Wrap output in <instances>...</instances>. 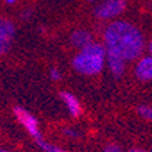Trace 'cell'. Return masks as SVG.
I'll return each instance as SVG.
<instances>
[{
  "label": "cell",
  "instance_id": "obj_4",
  "mask_svg": "<svg viewBox=\"0 0 152 152\" xmlns=\"http://www.w3.org/2000/svg\"><path fill=\"white\" fill-rule=\"evenodd\" d=\"M14 115H15L18 122L25 127V130L28 132L34 140L42 137L41 132H40L39 121H37V118H36L34 115H32V114L29 113L28 110H25L23 107L15 106L14 107Z\"/></svg>",
  "mask_w": 152,
  "mask_h": 152
},
{
  "label": "cell",
  "instance_id": "obj_7",
  "mask_svg": "<svg viewBox=\"0 0 152 152\" xmlns=\"http://www.w3.org/2000/svg\"><path fill=\"white\" fill-rule=\"evenodd\" d=\"M126 63L127 62L121 55L113 52V51H107V66L115 78H121L124 75L125 70H126Z\"/></svg>",
  "mask_w": 152,
  "mask_h": 152
},
{
  "label": "cell",
  "instance_id": "obj_6",
  "mask_svg": "<svg viewBox=\"0 0 152 152\" xmlns=\"http://www.w3.org/2000/svg\"><path fill=\"white\" fill-rule=\"evenodd\" d=\"M134 75L138 81H152V56H142L137 60L134 67Z\"/></svg>",
  "mask_w": 152,
  "mask_h": 152
},
{
  "label": "cell",
  "instance_id": "obj_2",
  "mask_svg": "<svg viewBox=\"0 0 152 152\" xmlns=\"http://www.w3.org/2000/svg\"><path fill=\"white\" fill-rule=\"evenodd\" d=\"M106 60L107 50L104 42L92 41L80 50V52L71 60V66L82 75H96L103 70Z\"/></svg>",
  "mask_w": 152,
  "mask_h": 152
},
{
  "label": "cell",
  "instance_id": "obj_9",
  "mask_svg": "<svg viewBox=\"0 0 152 152\" xmlns=\"http://www.w3.org/2000/svg\"><path fill=\"white\" fill-rule=\"evenodd\" d=\"M93 41V37L91 34V32L85 30V29H77L74 32H71L70 34V42L71 45L75 47V48H84L86 47L88 44Z\"/></svg>",
  "mask_w": 152,
  "mask_h": 152
},
{
  "label": "cell",
  "instance_id": "obj_15",
  "mask_svg": "<svg viewBox=\"0 0 152 152\" xmlns=\"http://www.w3.org/2000/svg\"><path fill=\"white\" fill-rule=\"evenodd\" d=\"M127 152H148V151H145V149H140V148H133V149H129Z\"/></svg>",
  "mask_w": 152,
  "mask_h": 152
},
{
  "label": "cell",
  "instance_id": "obj_5",
  "mask_svg": "<svg viewBox=\"0 0 152 152\" xmlns=\"http://www.w3.org/2000/svg\"><path fill=\"white\" fill-rule=\"evenodd\" d=\"M15 26L10 19H1L0 22V52L1 55L7 53L14 40Z\"/></svg>",
  "mask_w": 152,
  "mask_h": 152
},
{
  "label": "cell",
  "instance_id": "obj_10",
  "mask_svg": "<svg viewBox=\"0 0 152 152\" xmlns=\"http://www.w3.org/2000/svg\"><path fill=\"white\" fill-rule=\"evenodd\" d=\"M36 142H37V145H39L42 151H45V152H70V151H67V149H63V148H60V147H56V145H53V144H51V142L45 141L44 137L37 138Z\"/></svg>",
  "mask_w": 152,
  "mask_h": 152
},
{
  "label": "cell",
  "instance_id": "obj_14",
  "mask_svg": "<svg viewBox=\"0 0 152 152\" xmlns=\"http://www.w3.org/2000/svg\"><path fill=\"white\" fill-rule=\"evenodd\" d=\"M63 133H64L66 136H69V137H73V138H74V137H78V136H80L77 130H74V129H70V127H66V129H63Z\"/></svg>",
  "mask_w": 152,
  "mask_h": 152
},
{
  "label": "cell",
  "instance_id": "obj_13",
  "mask_svg": "<svg viewBox=\"0 0 152 152\" xmlns=\"http://www.w3.org/2000/svg\"><path fill=\"white\" fill-rule=\"evenodd\" d=\"M104 152H122V148L117 144H108V145H106Z\"/></svg>",
  "mask_w": 152,
  "mask_h": 152
},
{
  "label": "cell",
  "instance_id": "obj_3",
  "mask_svg": "<svg viewBox=\"0 0 152 152\" xmlns=\"http://www.w3.org/2000/svg\"><path fill=\"white\" fill-rule=\"evenodd\" d=\"M126 8V0H104L96 6L93 14L99 19H113L121 15Z\"/></svg>",
  "mask_w": 152,
  "mask_h": 152
},
{
  "label": "cell",
  "instance_id": "obj_8",
  "mask_svg": "<svg viewBox=\"0 0 152 152\" xmlns=\"http://www.w3.org/2000/svg\"><path fill=\"white\" fill-rule=\"evenodd\" d=\"M60 99L63 100V103L66 104L67 107V111L73 118H78L80 115L82 114V107H81V103L80 100L75 97L73 93L67 92V91H63V92H60Z\"/></svg>",
  "mask_w": 152,
  "mask_h": 152
},
{
  "label": "cell",
  "instance_id": "obj_19",
  "mask_svg": "<svg viewBox=\"0 0 152 152\" xmlns=\"http://www.w3.org/2000/svg\"><path fill=\"white\" fill-rule=\"evenodd\" d=\"M0 152H10V151H7V149H1Z\"/></svg>",
  "mask_w": 152,
  "mask_h": 152
},
{
  "label": "cell",
  "instance_id": "obj_18",
  "mask_svg": "<svg viewBox=\"0 0 152 152\" xmlns=\"http://www.w3.org/2000/svg\"><path fill=\"white\" fill-rule=\"evenodd\" d=\"M86 1H89V3H95V1H97V0H86Z\"/></svg>",
  "mask_w": 152,
  "mask_h": 152
},
{
  "label": "cell",
  "instance_id": "obj_16",
  "mask_svg": "<svg viewBox=\"0 0 152 152\" xmlns=\"http://www.w3.org/2000/svg\"><path fill=\"white\" fill-rule=\"evenodd\" d=\"M148 52H149V55L152 56V40L149 41V44H148Z\"/></svg>",
  "mask_w": 152,
  "mask_h": 152
},
{
  "label": "cell",
  "instance_id": "obj_11",
  "mask_svg": "<svg viewBox=\"0 0 152 152\" xmlns=\"http://www.w3.org/2000/svg\"><path fill=\"white\" fill-rule=\"evenodd\" d=\"M137 114L147 121H152V107L151 106H140L137 107Z\"/></svg>",
  "mask_w": 152,
  "mask_h": 152
},
{
  "label": "cell",
  "instance_id": "obj_1",
  "mask_svg": "<svg viewBox=\"0 0 152 152\" xmlns=\"http://www.w3.org/2000/svg\"><path fill=\"white\" fill-rule=\"evenodd\" d=\"M103 42L107 51H113L126 62L140 59L145 48V40L140 29L126 21H114L104 29Z\"/></svg>",
  "mask_w": 152,
  "mask_h": 152
},
{
  "label": "cell",
  "instance_id": "obj_12",
  "mask_svg": "<svg viewBox=\"0 0 152 152\" xmlns=\"http://www.w3.org/2000/svg\"><path fill=\"white\" fill-rule=\"evenodd\" d=\"M50 77H51V80H52V81H59L60 78H62V74H60V71L58 70V69L52 67L50 70Z\"/></svg>",
  "mask_w": 152,
  "mask_h": 152
},
{
  "label": "cell",
  "instance_id": "obj_17",
  "mask_svg": "<svg viewBox=\"0 0 152 152\" xmlns=\"http://www.w3.org/2000/svg\"><path fill=\"white\" fill-rule=\"evenodd\" d=\"M15 1H17V0H6V3L7 4H14Z\"/></svg>",
  "mask_w": 152,
  "mask_h": 152
}]
</instances>
